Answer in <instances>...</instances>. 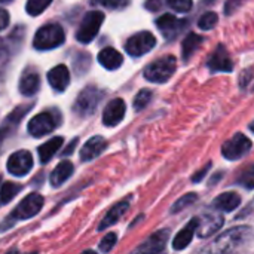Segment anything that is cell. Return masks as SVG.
Masks as SVG:
<instances>
[{"label":"cell","instance_id":"18","mask_svg":"<svg viewBox=\"0 0 254 254\" xmlns=\"http://www.w3.org/2000/svg\"><path fill=\"white\" fill-rule=\"evenodd\" d=\"M129 202H131V196H129V198H127V199H124V201H121V202H118L115 207H112V210L104 216L103 222L100 223L98 231H104V229L110 228L112 225L118 223V222H119V219H121L127 211H128V208H129Z\"/></svg>","mask_w":254,"mask_h":254},{"label":"cell","instance_id":"17","mask_svg":"<svg viewBox=\"0 0 254 254\" xmlns=\"http://www.w3.org/2000/svg\"><path fill=\"white\" fill-rule=\"evenodd\" d=\"M183 21L179 19L177 16L171 15V13H164L162 16H159L156 19V25L159 27V30L162 31V34L165 37H174L183 27Z\"/></svg>","mask_w":254,"mask_h":254},{"label":"cell","instance_id":"29","mask_svg":"<svg viewBox=\"0 0 254 254\" xmlns=\"http://www.w3.org/2000/svg\"><path fill=\"white\" fill-rule=\"evenodd\" d=\"M150 98H152V91L149 89H141L135 98H134V109L135 112H141L149 103H150Z\"/></svg>","mask_w":254,"mask_h":254},{"label":"cell","instance_id":"30","mask_svg":"<svg viewBox=\"0 0 254 254\" xmlns=\"http://www.w3.org/2000/svg\"><path fill=\"white\" fill-rule=\"evenodd\" d=\"M116 241H118V235H116V234H113V232L107 234V235L101 240V243H100V252H101V253H109V252L115 247Z\"/></svg>","mask_w":254,"mask_h":254},{"label":"cell","instance_id":"11","mask_svg":"<svg viewBox=\"0 0 254 254\" xmlns=\"http://www.w3.org/2000/svg\"><path fill=\"white\" fill-rule=\"evenodd\" d=\"M125 110H127V104L122 98H115L112 100L103 113V124L106 127H115L118 125L124 118H125Z\"/></svg>","mask_w":254,"mask_h":254},{"label":"cell","instance_id":"21","mask_svg":"<svg viewBox=\"0 0 254 254\" xmlns=\"http://www.w3.org/2000/svg\"><path fill=\"white\" fill-rule=\"evenodd\" d=\"M241 204V198L238 193L234 192H226L219 195L214 201H213V208L217 211H223V213H231L235 208H238V205Z\"/></svg>","mask_w":254,"mask_h":254},{"label":"cell","instance_id":"14","mask_svg":"<svg viewBox=\"0 0 254 254\" xmlns=\"http://www.w3.org/2000/svg\"><path fill=\"white\" fill-rule=\"evenodd\" d=\"M48 80H49V85L54 89L63 92V91L67 89V86L70 83V71H68V68L64 64L55 65L52 70H49Z\"/></svg>","mask_w":254,"mask_h":254},{"label":"cell","instance_id":"25","mask_svg":"<svg viewBox=\"0 0 254 254\" xmlns=\"http://www.w3.org/2000/svg\"><path fill=\"white\" fill-rule=\"evenodd\" d=\"M204 42V37L199 36V34H195V33H189L186 36V39L183 40V45H182V51H183V60L188 61L192 54L199 48V45Z\"/></svg>","mask_w":254,"mask_h":254},{"label":"cell","instance_id":"10","mask_svg":"<svg viewBox=\"0 0 254 254\" xmlns=\"http://www.w3.org/2000/svg\"><path fill=\"white\" fill-rule=\"evenodd\" d=\"M55 129V119L51 113L45 112L40 115H36L30 122H28V132L33 137H43Z\"/></svg>","mask_w":254,"mask_h":254},{"label":"cell","instance_id":"28","mask_svg":"<svg viewBox=\"0 0 254 254\" xmlns=\"http://www.w3.org/2000/svg\"><path fill=\"white\" fill-rule=\"evenodd\" d=\"M217 21H219V16H217L216 12H207V13H204V15L199 18L198 27H199L201 30H211V28L216 27Z\"/></svg>","mask_w":254,"mask_h":254},{"label":"cell","instance_id":"31","mask_svg":"<svg viewBox=\"0 0 254 254\" xmlns=\"http://www.w3.org/2000/svg\"><path fill=\"white\" fill-rule=\"evenodd\" d=\"M168 6H171L176 12H189L192 9V0H167Z\"/></svg>","mask_w":254,"mask_h":254},{"label":"cell","instance_id":"4","mask_svg":"<svg viewBox=\"0 0 254 254\" xmlns=\"http://www.w3.org/2000/svg\"><path fill=\"white\" fill-rule=\"evenodd\" d=\"M156 45V37L150 31H140L131 36L125 43V51L131 57H143Z\"/></svg>","mask_w":254,"mask_h":254},{"label":"cell","instance_id":"1","mask_svg":"<svg viewBox=\"0 0 254 254\" xmlns=\"http://www.w3.org/2000/svg\"><path fill=\"white\" fill-rule=\"evenodd\" d=\"M177 68V60L173 55H165L152 64H149L144 68V77L149 82L153 83H164L171 79V76L176 73Z\"/></svg>","mask_w":254,"mask_h":254},{"label":"cell","instance_id":"6","mask_svg":"<svg viewBox=\"0 0 254 254\" xmlns=\"http://www.w3.org/2000/svg\"><path fill=\"white\" fill-rule=\"evenodd\" d=\"M42 207H43V196L39 193H30L16 205V208L10 213L9 219H13V220L31 219L42 210Z\"/></svg>","mask_w":254,"mask_h":254},{"label":"cell","instance_id":"13","mask_svg":"<svg viewBox=\"0 0 254 254\" xmlns=\"http://www.w3.org/2000/svg\"><path fill=\"white\" fill-rule=\"evenodd\" d=\"M106 146H107L106 140H104L103 137H100V135H95V137L89 138V140L83 144V147L80 149V159H82L83 162L94 161L97 156H100V155L104 152Z\"/></svg>","mask_w":254,"mask_h":254},{"label":"cell","instance_id":"36","mask_svg":"<svg viewBox=\"0 0 254 254\" xmlns=\"http://www.w3.org/2000/svg\"><path fill=\"white\" fill-rule=\"evenodd\" d=\"M9 1H12V0H0V3H4V4L9 3Z\"/></svg>","mask_w":254,"mask_h":254},{"label":"cell","instance_id":"16","mask_svg":"<svg viewBox=\"0 0 254 254\" xmlns=\"http://www.w3.org/2000/svg\"><path fill=\"white\" fill-rule=\"evenodd\" d=\"M168 240V231H159L146 240L135 252L137 253H159L165 249Z\"/></svg>","mask_w":254,"mask_h":254},{"label":"cell","instance_id":"33","mask_svg":"<svg viewBox=\"0 0 254 254\" xmlns=\"http://www.w3.org/2000/svg\"><path fill=\"white\" fill-rule=\"evenodd\" d=\"M198 199V196H196V193H188V195H185L182 199H179L176 204H174V208H173V213H179L180 210H183V208H186L189 204H192V202H195Z\"/></svg>","mask_w":254,"mask_h":254},{"label":"cell","instance_id":"2","mask_svg":"<svg viewBox=\"0 0 254 254\" xmlns=\"http://www.w3.org/2000/svg\"><path fill=\"white\" fill-rule=\"evenodd\" d=\"M65 40L64 30L60 24H46L40 30H37L33 45L37 51H48L58 48Z\"/></svg>","mask_w":254,"mask_h":254},{"label":"cell","instance_id":"24","mask_svg":"<svg viewBox=\"0 0 254 254\" xmlns=\"http://www.w3.org/2000/svg\"><path fill=\"white\" fill-rule=\"evenodd\" d=\"M63 138L61 137H54L51 140H48L46 143H43L39 147V158L42 164H48L49 159L60 150V147L63 146Z\"/></svg>","mask_w":254,"mask_h":254},{"label":"cell","instance_id":"23","mask_svg":"<svg viewBox=\"0 0 254 254\" xmlns=\"http://www.w3.org/2000/svg\"><path fill=\"white\" fill-rule=\"evenodd\" d=\"M73 171H74V167L70 161L60 162L51 174V185L54 188H60L64 182H67L71 177Z\"/></svg>","mask_w":254,"mask_h":254},{"label":"cell","instance_id":"7","mask_svg":"<svg viewBox=\"0 0 254 254\" xmlns=\"http://www.w3.org/2000/svg\"><path fill=\"white\" fill-rule=\"evenodd\" d=\"M247 238H250V228H234L229 232L223 234L216 241V246L219 252H229L240 247Z\"/></svg>","mask_w":254,"mask_h":254},{"label":"cell","instance_id":"32","mask_svg":"<svg viewBox=\"0 0 254 254\" xmlns=\"http://www.w3.org/2000/svg\"><path fill=\"white\" fill-rule=\"evenodd\" d=\"M92 4H101L107 9H122L127 6L128 0H91Z\"/></svg>","mask_w":254,"mask_h":254},{"label":"cell","instance_id":"5","mask_svg":"<svg viewBox=\"0 0 254 254\" xmlns=\"http://www.w3.org/2000/svg\"><path fill=\"white\" fill-rule=\"evenodd\" d=\"M252 140L244 134H235L222 147V155L228 161H238L252 150Z\"/></svg>","mask_w":254,"mask_h":254},{"label":"cell","instance_id":"3","mask_svg":"<svg viewBox=\"0 0 254 254\" xmlns=\"http://www.w3.org/2000/svg\"><path fill=\"white\" fill-rule=\"evenodd\" d=\"M104 21V13L100 12V10H91L88 12L80 25H79V30L76 33V39L80 42V43H89L94 40V37L98 34L100 31V27Z\"/></svg>","mask_w":254,"mask_h":254},{"label":"cell","instance_id":"27","mask_svg":"<svg viewBox=\"0 0 254 254\" xmlns=\"http://www.w3.org/2000/svg\"><path fill=\"white\" fill-rule=\"evenodd\" d=\"M51 3H52V0H28L25 9L31 16H36V15L42 13L43 10H46V7Z\"/></svg>","mask_w":254,"mask_h":254},{"label":"cell","instance_id":"9","mask_svg":"<svg viewBox=\"0 0 254 254\" xmlns=\"http://www.w3.org/2000/svg\"><path fill=\"white\" fill-rule=\"evenodd\" d=\"M33 168V158L31 153L27 150H18L12 153L7 159V171L12 176L24 177Z\"/></svg>","mask_w":254,"mask_h":254},{"label":"cell","instance_id":"26","mask_svg":"<svg viewBox=\"0 0 254 254\" xmlns=\"http://www.w3.org/2000/svg\"><path fill=\"white\" fill-rule=\"evenodd\" d=\"M21 190H22V186H18L12 182H4L0 188V202L1 204L10 202L15 198V195Z\"/></svg>","mask_w":254,"mask_h":254},{"label":"cell","instance_id":"34","mask_svg":"<svg viewBox=\"0 0 254 254\" xmlns=\"http://www.w3.org/2000/svg\"><path fill=\"white\" fill-rule=\"evenodd\" d=\"M9 24V13L4 9H0V31L4 30Z\"/></svg>","mask_w":254,"mask_h":254},{"label":"cell","instance_id":"15","mask_svg":"<svg viewBox=\"0 0 254 254\" xmlns=\"http://www.w3.org/2000/svg\"><path fill=\"white\" fill-rule=\"evenodd\" d=\"M208 67L211 68V71H232L234 70L232 60L225 46L220 45L216 49V52L213 54V57L208 61Z\"/></svg>","mask_w":254,"mask_h":254},{"label":"cell","instance_id":"20","mask_svg":"<svg viewBox=\"0 0 254 254\" xmlns=\"http://www.w3.org/2000/svg\"><path fill=\"white\" fill-rule=\"evenodd\" d=\"M39 88H40L39 74L33 70L24 71V74L21 76V80H19V92L24 97H31L39 91Z\"/></svg>","mask_w":254,"mask_h":254},{"label":"cell","instance_id":"19","mask_svg":"<svg viewBox=\"0 0 254 254\" xmlns=\"http://www.w3.org/2000/svg\"><path fill=\"white\" fill-rule=\"evenodd\" d=\"M196 226H198V217H195V219H192L176 237H174V240H173V249L174 250H183V249H186L189 244H190V241H192V238H193V235H195V231H196Z\"/></svg>","mask_w":254,"mask_h":254},{"label":"cell","instance_id":"12","mask_svg":"<svg viewBox=\"0 0 254 254\" xmlns=\"http://www.w3.org/2000/svg\"><path fill=\"white\" fill-rule=\"evenodd\" d=\"M223 225V217L220 214H214V213H207L202 219H198V235L201 238L210 237L213 235L216 231H219Z\"/></svg>","mask_w":254,"mask_h":254},{"label":"cell","instance_id":"22","mask_svg":"<svg viewBox=\"0 0 254 254\" xmlns=\"http://www.w3.org/2000/svg\"><path fill=\"white\" fill-rule=\"evenodd\" d=\"M98 61H100V64L104 68H107V70H116V68H119L122 65L124 57L115 48H104L98 54Z\"/></svg>","mask_w":254,"mask_h":254},{"label":"cell","instance_id":"8","mask_svg":"<svg viewBox=\"0 0 254 254\" xmlns=\"http://www.w3.org/2000/svg\"><path fill=\"white\" fill-rule=\"evenodd\" d=\"M101 92L94 88V86H89L86 89H83L80 92V95L77 97V101L74 104V110L82 115V116H86V115H92L94 110L97 109L98 103H100V98H101Z\"/></svg>","mask_w":254,"mask_h":254},{"label":"cell","instance_id":"35","mask_svg":"<svg viewBox=\"0 0 254 254\" xmlns=\"http://www.w3.org/2000/svg\"><path fill=\"white\" fill-rule=\"evenodd\" d=\"M208 168H210V165H208V167H205L204 170H201V173H199L198 176H193V177H192V182H193V183H198V182H201V180H202V177L207 174Z\"/></svg>","mask_w":254,"mask_h":254}]
</instances>
